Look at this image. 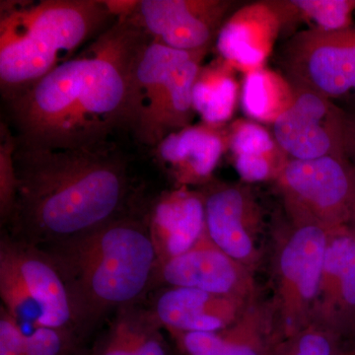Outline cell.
Masks as SVG:
<instances>
[{
	"instance_id": "cell-18",
	"label": "cell",
	"mask_w": 355,
	"mask_h": 355,
	"mask_svg": "<svg viewBox=\"0 0 355 355\" xmlns=\"http://www.w3.org/2000/svg\"><path fill=\"white\" fill-rule=\"evenodd\" d=\"M354 318L355 239L347 227L330 236L313 320L336 331Z\"/></svg>"
},
{
	"instance_id": "cell-14",
	"label": "cell",
	"mask_w": 355,
	"mask_h": 355,
	"mask_svg": "<svg viewBox=\"0 0 355 355\" xmlns=\"http://www.w3.org/2000/svg\"><path fill=\"white\" fill-rule=\"evenodd\" d=\"M282 34L270 0L246 4L224 21L216 40L221 60L243 74L266 67Z\"/></svg>"
},
{
	"instance_id": "cell-21",
	"label": "cell",
	"mask_w": 355,
	"mask_h": 355,
	"mask_svg": "<svg viewBox=\"0 0 355 355\" xmlns=\"http://www.w3.org/2000/svg\"><path fill=\"white\" fill-rule=\"evenodd\" d=\"M241 86L236 70L220 58L202 67L193 86V103L202 123L224 128L232 120Z\"/></svg>"
},
{
	"instance_id": "cell-6",
	"label": "cell",
	"mask_w": 355,
	"mask_h": 355,
	"mask_svg": "<svg viewBox=\"0 0 355 355\" xmlns=\"http://www.w3.org/2000/svg\"><path fill=\"white\" fill-rule=\"evenodd\" d=\"M0 296L22 329L80 331L64 275L43 247L17 237L1 238Z\"/></svg>"
},
{
	"instance_id": "cell-25",
	"label": "cell",
	"mask_w": 355,
	"mask_h": 355,
	"mask_svg": "<svg viewBox=\"0 0 355 355\" xmlns=\"http://www.w3.org/2000/svg\"><path fill=\"white\" fill-rule=\"evenodd\" d=\"M16 139L6 121L0 125V218L1 224L12 218L18 195V177L14 154Z\"/></svg>"
},
{
	"instance_id": "cell-29",
	"label": "cell",
	"mask_w": 355,
	"mask_h": 355,
	"mask_svg": "<svg viewBox=\"0 0 355 355\" xmlns=\"http://www.w3.org/2000/svg\"><path fill=\"white\" fill-rule=\"evenodd\" d=\"M345 156L355 170V113L349 112L345 121Z\"/></svg>"
},
{
	"instance_id": "cell-22",
	"label": "cell",
	"mask_w": 355,
	"mask_h": 355,
	"mask_svg": "<svg viewBox=\"0 0 355 355\" xmlns=\"http://www.w3.org/2000/svg\"><path fill=\"white\" fill-rule=\"evenodd\" d=\"M161 329L150 310L123 308L116 311L97 355H168Z\"/></svg>"
},
{
	"instance_id": "cell-5",
	"label": "cell",
	"mask_w": 355,
	"mask_h": 355,
	"mask_svg": "<svg viewBox=\"0 0 355 355\" xmlns=\"http://www.w3.org/2000/svg\"><path fill=\"white\" fill-rule=\"evenodd\" d=\"M207 51L174 50L149 37L132 74L130 132L137 141L153 149L191 125L193 86Z\"/></svg>"
},
{
	"instance_id": "cell-13",
	"label": "cell",
	"mask_w": 355,
	"mask_h": 355,
	"mask_svg": "<svg viewBox=\"0 0 355 355\" xmlns=\"http://www.w3.org/2000/svg\"><path fill=\"white\" fill-rule=\"evenodd\" d=\"M155 279L168 286L257 301L253 272L210 241L207 230L190 249L159 261Z\"/></svg>"
},
{
	"instance_id": "cell-20",
	"label": "cell",
	"mask_w": 355,
	"mask_h": 355,
	"mask_svg": "<svg viewBox=\"0 0 355 355\" xmlns=\"http://www.w3.org/2000/svg\"><path fill=\"white\" fill-rule=\"evenodd\" d=\"M151 230L167 241L166 258L184 253L205 232V202L200 191L180 187L166 193L153 209Z\"/></svg>"
},
{
	"instance_id": "cell-4",
	"label": "cell",
	"mask_w": 355,
	"mask_h": 355,
	"mask_svg": "<svg viewBox=\"0 0 355 355\" xmlns=\"http://www.w3.org/2000/svg\"><path fill=\"white\" fill-rule=\"evenodd\" d=\"M106 0L1 1L0 91L4 103L76 57L118 21Z\"/></svg>"
},
{
	"instance_id": "cell-9",
	"label": "cell",
	"mask_w": 355,
	"mask_h": 355,
	"mask_svg": "<svg viewBox=\"0 0 355 355\" xmlns=\"http://www.w3.org/2000/svg\"><path fill=\"white\" fill-rule=\"evenodd\" d=\"M280 62L292 83L355 113V28L301 30L282 46Z\"/></svg>"
},
{
	"instance_id": "cell-30",
	"label": "cell",
	"mask_w": 355,
	"mask_h": 355,
	"mask_svg": "<svg viewBox=\"0 0 355 355\" xmlns=\"http://www.w3.org/2000/svg\"><path fill=\"white\" fill-rule=\"evenodd\" d=\"M350 232H352V235L354 236L355 239V220L352 222V225L349 226Z\"/></svg>"
},
{
	"instance_id": "cell-1",
	"label": "cell",
	"mask_w": 355,
	"mask_h": 355,
	"mask_svg": "<svg viewBox=\"0 0 355 355\" xmlns=\"http://www.w3.org/2000/svg\"><path fill=\"white\" fill-rule=\"evenodd\" d=\"M148 35L132 17L4 103L16 146L80 149L130 130L133 69Z\"/></svg>"
},
{
	"instance_id": "cell-8",
	"label": "cell",
	"mask_w": 355,
	"mask_h": 355,
	"mask_svg": "<svg viewBox=\"0 0 355 355\" xmlns=\"http://www.w3.org/2000/svg\"><path fill=\"white\" fill-rule=\"evenodd\" d=\"M331 233L320 226L291 221L277 233L272 263L273 311L282 338L312 322Z\"/></svg>"
},
{
	"instance_id": "cell-3",
	"label": "cell",
	"mask_w": 355,
	"mask_h": 355,
	"mask_svg": "<svg viewBox=\"0 0 355 355\" xmlns=\"http://www.w3.org/2000/svg\"><path fill=\"white\" fill-rule=\"evenodd\" d=\"M43 248L64 275L80 331L135 305L155 279L160 261L150 225L127 214Z\"/></svg>"
},
{
	"instance_id": "cell-27",
	"label": "cell",
	"mask_w": 355,
	"mask_h": 355,
	"mask_svg": "<svg viewBox=\"0 0 355 355\" xmlns=\"http://www.w3.org/2000/svg\"><path fill=\"white\" fill-rule=\"evenodd\" d=\"M24 334L27 355H69L76 336L51 327H36Z\"/></svg>"
},
{
	"instance_id": "cell-12",
	"label": "cell",
	"mask_w": 355,
	"mask_h": 355,
	"mask_svg": "<svg viewBox=\"0 0 355 355\" xmlns=\"http://www.w3.org/2000/svg\"><path fill=\"white\" fill-rule=\"evenodd\" d=\"M233 6L229 0H140L130 17L168 48L209 51Z\"/></svg>"
},
{
	"instance_id": "cell-28",
	"label": "cell",
	"mask_w": 355,
	"mask_h": 355,
	"mask_svg": "<svg viewBox=\"0 0 355 355\" xmlns=\"http://www.w3.org/2000/svg\"><path fill=\"white\" fill-rule=\"evenodd\" d=\"M0 355H27L24 331L3 306L0 308Z\"/></svg>"
},
{
	"instance_id": "cell-16",
	"label": "cell",
	"mask_w": 355,
	"mask_h": 355,
	"mask_svg": "<svg viewBox=\"0 0 355 355\" xmlns=\"http://www.w3.org/2000/svg\"><path fill=\"white\" fill-rule=\"evenodd\" d=\"M171 335L184 355H273L282 340L275 311L257 301L225 330Z\"/></svg>"
},
{
	"instance_id": "cell-17",
	"label": "cell",
	"mask_w": 355,
	"mask_h": 355,
	"mask_svg": "<svg viewBox=\"0 0 355 355\" xmlns=\"http://www.w3.org/2000/svg\"><path fill=\"white\" fill-rule=\"evenodd\" d=\"M226 127L202 123L170 133L154 147L156 160L180 187L205 186L227 153Z\"/></svg>"
},
{
	"instance_id": "cell-11",
	"label": "cell",
	"mask_w": 355,
	"mask_h": 355,
	"mask_svg": "<svg viewBox=\"0 0 355 355\" xmlns=\"http://www.w3.org/2000/svg\"><path fill=\"white\" fill-rule=\"evenodd\" d=\"M210 241L252 272L261 260L263 211L249 187L211 181L200 191Z\"/></svg>"
},
{
	"instance_id": "cell-19",
	"label": "cell",
	"mask_w": 355,
	"mask_h": 355,
	"mask_svg": "<svg viewBox=\"0 0 355 355\" xmlns=\"http://www.w3.org/2000/svg\"><path fill=\"white\" fill-rule=\"evenodd\" d=\"M227 153L246 183L275 181L289 161L272 132L249 119H238L226 127Z\"/></svg>"
},
{
	"instance_id": "cell-23",
	"label": "cell",
	"mask_w": 355,
	"mask_h": 355,
	"mask_svg": "<svg viewBox=\"0 0 355 355\" xmlns=\"http://www.w3.org/2000/svg\"><path fill=\"white\" fill-rule=\"evenodd\" d=\"M294 94L286 74L265 67L244 74L240 103L249 120L272 125L291 108Z\"/></svg>"
},
{
	"instance_id": "cell-7",
	"label": "cell",
	"mask_w": 355,
	"mask_h": 355,
	"mask_svg": "<svg viewBox=\"0 0 355 355\" xmlns=\"http://www.w3.org/2000/svg\"><path fill=\"white\" fill-rule=\"evenodd\" d=\"M275 182L292 223L335 232L355 220V170L345 157L289 159Z\"/></svg>"
},
{
	"instance_id": "cell-10",
	"label": "cell",
	"mask_w": 355,
	"mask_h": 355,
	"mask_svg": "<svg viewBox=\"0 0 355 355\" xmlns=\"http://www.w3.org/2000/svg\"><path fill=\"white\" fill-rule=\"evenodd\" d=\"M291 108L272 125L280 148L291 159L345 157L347 112L324 96L294 84Z\"/></svg>"
},
{
	"instance_id": "cell-15",
	"label": "cell",
	"mask_w": 355,
	"mask_h": 355,
	"mask_svg": "<svg viewBox=\"0 0 355 355\" xmlns=\"http://www.w3.org/2000/svg\"><path fill=\"white\" fill-rule=\"evenodd\" d=\"M254 302L200 289L168 286L159 292L149 310L170 334L214 333L237 322Z\"/></svg>"
},
{
	"instance_id": "cell-26",
	"label": "cell",
	"mask_w": 355,
	"mask_h": 355,
	"mask_svg": "<svg viewBox=\"0 0 355 355\" xmlns=\"http://www.w3.org/2000/svg\"><path fill=\"white\" fill-rule=\"evenodd\" d=\"M273 355H336V331L313 320L282 338Z\"/></svg>"
},
{
	"instance_id": "cell-2",
	"label": "cell",
	"mask_w": 355,
	"mask_h": 355,
	"mask_svg": "<svg viewBox=\"0 0 355 355\" xmlns=\"http://www.w3.org/2000/svg\"><path fill=\"white\" fill-rule=\"evenodd\" d=\"M16 237L51 246L123 216L130 193L128 162L114 141L80 149L16 146Z\"/></svg>"
},
{
	"instance_id": "cell-24",
	"label": "cell",
	"mask_w": 355,
	"mask_h": 355,
	"mask_svg": "<svg viewBox=\"0 0 355 355\" xmlns=\"http://www.w3.org/2000/svg\"><path fill=\"white\" fill-rule=\"evenodd\" d=\"M279 15L282 33L305 23L307 29L336 32L352 27L355 0H270Z\"/></svg>"
}]
</instances>
